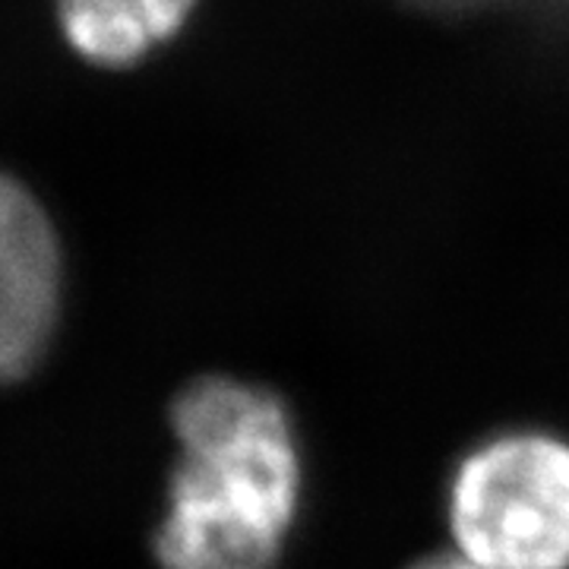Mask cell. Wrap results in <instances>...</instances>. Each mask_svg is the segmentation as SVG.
I'll list each match as a JSON object with an SVG mask.
<instances>
[{
	"label": "cell",
	"mask_w": 569,
	"mask_h": 569,
	"mask_svg": "<svg viewBox=\"0 0 569 569\" xmlns=\"http://www.w3.org/2000/svg\"><path fill=\"white\" fill-rule=\"evenodd\" d=\"M181 459L156 531L162 569H272L298 522L305 459L279 396L203 377L171 406Z\"/></svg>",
	"instance_id": "cell-1"
},
{
	"label": "cell",
	"mask_w": 569,
	"mask_h": 569,
	"mask_svg": "<svg viewBox=\"0 0 569 569\" xmlns=\"http://www.w3.org/2000/svg\"><path fill=\"white\" fill-rule=\"evenodd\" d=\"M456 553L485 569H569V440L507 430L466 452L449 478Z\"/></svg>",
	"instance_id": "cell-2"
},
{
	"label": "cell",
	"mask_w": 569,
	"mask_h": 569,
	"mask_svg": "<svg viewBox=\"0 0 569 569\" xmlns=\"http://www.w3.org/2000/svg\"><path fill=\"white\" fill-rule=\"evenodd\" d=\"M61 310V244L39 200L0 171V387L29 377Z\"/></svg>",
	"instance_id": "cell-3"
},
{
	"label": "cell",
	"mask_w": 569,
	"mask_h": 569,
	"mask_svg": "<svg viewBox=\"0 0 569 569\" xmlns=\"http://www.w3.org/2000/svg\"><path fill=\"white\" fill-rule=\"evenodd\" d=\"M197 0H58L73 51L96 67H130L178 36Z\"/></svg>",
	"instance_id": "cell-4"
},
{
	"label": "cell",
	"mask_w": 569,
	"mask_h": 569,
	"mask_svg": "<svg viewBox=\"0 0 569 569\" xmlns=\"http://www.w3.org/2000/svg\"><path fill=\"white\" fill-rule=\"evenodd\" d=\"M411 569H485V567L471 563V560H466L462 553H449V557H430V560H421V563H415Z\"/></svg>",
	"instance_id": "cell-5"
}]
</instances>
